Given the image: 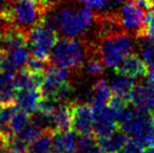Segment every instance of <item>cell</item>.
<instances>
[{"instance_id": "cell-31", "label": "cell", "mask_w": 154, "mask_h": 153, "mask_svg": "<svg viewBox=\"0 0 154 153\" xmlns=\"http://www.w3.org/2000/svg\"><path fill=\"white\" fill-rule=\"evenodd\" d=\"M3 150H4V148L2 147L1 145H0V153H3Z\"/></svg>"}, {"instance_id": "cell-21", "label": "cell", "mask_w": 154, "mask_h": 153, "mask_svg": "<svg viewBox=\"0 0 154 153\" xmlns=\"http://www.w3.org/2000/svg\"><path fill=\"white\" fill-rule=\"evenodd\" d=\"M29 121H31V115L20 109L13 115L12 120H11V128H12L15 136L29 124Z\"/></svg>"}, {"instance_id": "cell-16", "label": "cell", "mask_w": 154, "mask_h": 153, "mask_svg": "<svg viewBox=\"0 0 154 153\" xmlns=\"http://www.w3.org/2000/svg\"><path fill=\"white\" fill-rule=\"evenodd\" d=\"M135 84V79L118 74L114 77H112L109 82V85L111 87L113 94L123 96V98L128 99V100H129L130 93H131Z\"/></svg>"}, {"instance_id": "cell-18", "label": "cell", "mask_w": 154, "mask_h": 153, "mask_svg": "<svg viewBox=\"0 0 154 153\" xmlns=\"http://www.w3.org/2000/svg\"><path fill=\"white\" fill-rule=\"evenodd\" d=\"M42 130L43 129L32 120V115H31V121H29V123L15 136V139L18 141L19 143H21L22 145H24L25 147L27 148L29 144H31L32 141H35V139L40 135Z\"/></svg>"}, {"instance_id": "cell-14", "label": "cell", "mask_w": 154, "mask_h": 153, "mask_svg": "<svg viewBox=\"0 0 154 153\" xmlns=\"http://www.w3.org/2000/svg\"><path fill=\"white\" fill-rule=\"evenodd\" d=\"M128 139L129 136L123 130L118 129L108 136L97 139V142L104 153H118Z\"/></svg>"}, {"instance_id": "cell-2", "label": "cell", "mask_w": 154, "mask_h": 153, "mask_svg": "<svg viewBox=\"0 0 154 153\" xmlns=\"http://www.w3.org/2000/svg\"><path fill=\"white\" fill-rule=\"evenodd\" d=\"M91 45L80 38H64L58 40L51 50L49 63L69 70H77L84 66L90 57Z\"/></svg>"}, {"instance_id": "cell-8", "label": "cell", "mask_w": 154, "mask_h": 153, "mask_svg": "<svg viewBox=\"0 0 154 153\" xmlns=\"http://www.w3.org/2000/svg\"><path fill=\"white\" fill-rule=\"evenodd\" d=\"M129 103L134 108L154 113V89L148 80L135 84L130 93Z\"/></svg>"}, {"instance_id": "cell-28", "label": "cell", "mask_w": 154, "mask_h": 153, "mask_svg": "<svg viewBox=\"0 0 154 153\" xmlns=\"http://www.w3.org/2000/svg\"><path fill=\"white\" fill-rule=\"evenodd\" d=\"M3 153H24V152L15 149V148H13V147H8L3 150Z\"/></svg>"}, {"instance_id": "cell-17", "label": "cell", "mask_w": 154, "mask_h": 153, "mask_svg": "<svg viewBox=\"0 0 154 153\" xmlns=\"http://www.w3.org/2000/svg\"><path fill=\"white\" fill-rule=\"evenodd\" d=\"M112 92L111 87L109 83L104 79L97 80L92 86V98L93 102L95 104H108V102L111 99Z\"/></svg>"}, {"instance_id": "cell-26", "label": "cell", "mask_w": 154, "mask_h": 153, "mask_svg": "<svg viewBox=\"0 0 154 153\" xmlns=\"http://www.w3.org/2000/svg\"><path fill=\"white\" fill-rule=\"evenodd\" d=\"M47 64L48 63H46V62H43L39 59L31 57L29 59V61H27L24 68H26V69L31 72H43L46 69Z\"/></svg>"}, {"instance_id": "cell-19", "label": "cell", "mask_w": 154, "mask_h": 153, "mask_svg": "<svg viewBox=\"0 0 154 153\" xmlns=\"http://www.w3.org/2000/svg\"><path fill=\"white\" fill-rule=\"evenodd\" d=\"M6 58L11 61V63L18 70L25 67L27 61L31 58V53L27 49V46L18 47V48L8 50L6 54Z\"/></svg>"}, {"instance_id": "cell-4", "label": "cell", "mask_w": 154, "mask_h": 153, "mask_svg": "<svg viewBox=\"0 0 154 153\" xmlns=\"http://www.w3.org/2000/svg\"><path fill=\"white\" fill-rule=\"evenodd\" d=\"M59 40L56 27L45 16L44 20L29 31V44L31 56L49 63L51 50Z\"/></svg>"}, {"instance_id": "cell-23", "label": "cell", "mask_w": 154, "mask_h": 153, "mask_svg": "<svg viewBox=\"0 0 154 153\" xmlns=\"http://www.w3.org/2000/svg\"><path fill=\"white\" fill-rule=\"evenodd\" d=\"M140 55L147 66L154 69V41H143L140 44Z\"/></svg>"}, {"instance_id": "cell-12", "label": "cell", "mask_w": 154, "mask_h": 153, "mask_svg": "<svg viewBox=\"0 0 154 153\" xmlns=\"http://www.w3.org/2000/svg\"><path fill=\"white\" fill-rule=\"evenodd\" d=\"M41 89H26L17 92L16 103L20 110L26 112L29 115H34L38 112L39 103L42 100Z\"/></svg>"}, {"instance_id": "cell-9", "label": "cell", "mask_w": 154, "mask_h": 153, "mask_svg": "<svg viewBox=\"0 0 154 153\" xmlns=\"http://www.w3.org/2000/svg\"><path fill=\"white\" fill-rule=\"evenodd\" d=\"M69 74H70V70L67 68L59 67L53 64L47 65L45 69L44 82L41 87V93L43 98L55 99V94L58 88L68 80Z\"/></svg>"}, {"instance_id": "cell-5", "label": "cell", "mask_w": 154, "mask_h": 153, "mask_svg": "<svg viewBox=\"0 0 154 153\" xmlns=\"http://www.w3.org/2000/svg\"><path fill=\"white\" fill-rule=\"evenodd\" d=\"M119 18L123 31L126 34L134 36L135 38L143 39L146 13L133 0H128L122 4Z\"/></svg>"}, {"instance_id": "cell-22", "label": "cell", "mask_w": 154, "mask_h": 153, "mask_svg": "<svg viewBox=\"0 0 154 153\" xmlns=\"http://www.w3.org/2000/svg\"><path fill=\"white\" fill-rule=\"evenodd\" d=\"M75 1L88 6L99 14L110 13L111 8H113L111 0H75Z\"/></svg>"}, {"instance_id": "cell-27", "label": "cell", "mask_w": 154, "mask_h": 153, "mask_svg": "<svg viewBox=\"0 0 154 153\" xmlns=\"http://www.w3.org/2000/svg\"><path fill=\"white\" fill-rule=\"evenodd\" d=\"M147 80L149 81V83L151 84V86L154 89V69H151L150 72H148V75H147Z\"/></svg>"}, {"instance_id": "cell-30", "label": "cell", "mask_w": 154, "mask_h": 153, "mask_svg": "<svg viewBox=\"0 0 154 153\" xmlns=\"http://www.w3.org/2000/svg\"><path fill=\"white\" fill-rule=\"evenodd\" d=\"M111 1H112V4H113V8H114V6L119 5V4H122L124 2L128 1V0H111Z\"/></svg>"}, {"instance_id": "cell-13", "label": "cell", "mask_w": 154, "mask_h": 153, "mask_svg": "<svg viewBox=\"0 0 154 153\" xmlns=\"http://www.w3.org/2000/svg\"><path fill=\"white\" fill-rule=\"evenodd\" d=\"M77 139L72 130L56 132L49 153H75Z\"/></svg>"}, {"instance_id": "cell-10", "label": "cell", "mask_w": 154, "mask_h": 153, "mask_svg": "<svg viewBox=\"0 0 154 153\" xmlns=\"http://www.w3.org/2000/svg\"><path fill=\"white\" fill-rule=\"evenodd\" d=\"M116 74L133 79H140L148 75V66L136 54H131L114 69Z\"/></svg>"}, {"instance_id": "cell-7", "label": "cell", "mask_w": 154, "mask_h": 153, "mask_svg": "<svg viewBox=\"0 0 154 153\" xmlns=\"http://www.w3.org/2000/svg\"><path fill=\"white\" fill-rule=\"evenodd\" d=\"M93 111L89 103H75L71 130L78 135H93Z\"/></svg>"}, {"instance_id": "cell-32", "label": "cell", "mask_w": 154, "mask_h": 153, "mask_svg": "<svg viewBox=\"0 0 154 153\" xmlns=\"http://www.w3.org/2000/svg\"><path fill=\"white\" fill-rule=\"evenodd\" d=\"M1 2H5V3H8V0H0V3H1Z\"/></svg>"}, {"instance_id": "cell-1", "label": "cell", "mask_w": 154, "mask_h": 153, "mask_svg": "<svg viewBox=\"0 0 154 153\" xmlns=\"http://www.w3.org/2000/svg\"><path fill=\"white\" fill-rule=\"evenodd\" d=\"M47 19L64 38H79L95 23V13L88 6L69 5L59 8Z\"/></svg>"}, {"instance_id": "cell-29", "label": "cell", "mask_w": 154, "mask_h": 153, "mask_svg": "<svg viewBox=\"0 0 154 153\" xmlns=\"http://www.w3.org/2000/svg\"><path fill=\"white\" fill-rule=\"evenodd\" d=\"M142 153H154V146H148V147L144 148Z\"/></svg>"}, {"instance_id": "cell-11", "label": "cell", "mask_w": 154, "mask_h": 153, "mask_svg": "<svg viewBox=\"0 0 154 153\" xmlns=\"http://www.w3.org/2000/svg\"><path fill=\"white\" fill-rule=\"evenodd\" d=\"M73 106L75 102H61L57 110L51 116L54 129L57 132L71 130L73 118Z\"/></svg>"}, {"instance_id": "cell-6", "label": "cell", "mask_w": 154, "mask_h": 153, "mask_svg": "<svg viewBox=\"0 0 154 153\" xmlns=\"http://www.w3.org/2000/svg\"><path fill=\"white\" fill-rule=\"evenodd\" d=\"M93 111V135L97 139L105 137L119 129L114 112L108 104L92 103Z\"/></svg>"}, {"instance_id": "cell-15", "label": "cell", "mask_w": 154, "mask_h": 153, "mask_svg": "<svg viewBox=\"0 0 154 153\" xmlns=\"http://www.w3.org/2000/svg\"><path fill=\"white\" fill-rule=\"evenodd\" d=\"M56 132L51 127L44 128L38 137L29 145L26 153H49Z\"/></svg>"}, {"instance_id": "cell-24", "label": "cell", "mask_w": 154, "mask_h": 153, "mask_svg": "<svg viewBox=\"0 0 154 153\" xmlns=\"http://www.w3.org/2000/svg\"><path fill=\"white\" fill-rule=\"evenodd\" d=\"M143 39L154 41V12L151 10H149L146 14Z\"/></svg>"}, {"instance_id": "cell-20", "label": "cell", "mask_w": 154, "mask_h": 153, "mask_svg": "<svg viewBox=\"0 0 154 153\" xmlns=\"http://www.w3.org/2000/svg\"><path fill=\"white\" fill-rule=\"evenodd\" d=\"M83 67H85L88 75H90V76H92V77H97L103 74L106 66H105V64L103 63V61L100 59L99 56L97 55V53H95V57H91V56H90V57L86 60Z\"/></svg>"}, {"instance_id": "cell-3", "label": "cell", "mask_w": 154, "mask_h": 153, "mask_svg": "<svg viewBox=\"0 0 154 153\" xmlns=\"http://www.w3.org/2000/svg\"><path fill=\"white\" fill-rule=\"evenodd\" d=\"M133 38L126 33H118L100 38L95 53L106 67L116 69L128 57L133 54Z\"/></svg>"}, {"instance_id": "cell-25", "label": "cell", "mask_w": 154, "mask_h": 153, "mask_svg": "<svg viewBox=\"0 0 154 153\" xmlns=\"http://www.w3.org/2000/svg\"><path fill=\"white\" fill-rule=\"evenodd\" d=\"M144 148L145 146L143 143H140L135 139L129 137L127 143L123 146V148L118 153H142Z\"/></svg>"}]
</instances>
